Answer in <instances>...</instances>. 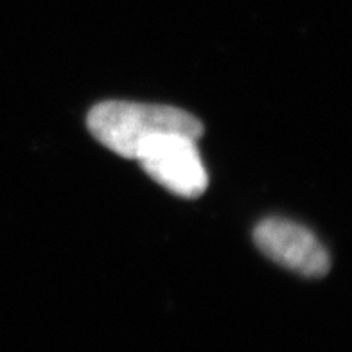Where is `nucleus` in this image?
I'll return each instance as SVG.
<instances>
[{"mask_svg":"<svg viewBox=\"0 0 352 352\" xmlns=\"http://www.w3.org/2000/svg\"><path fill=\"white\" fill-rule=\"evenodd\" d=\"M87 124L94 139L119 157L133 158L144 142L166 133L198 139L204 124L195 116L175 107L130 101H104L90 110Z\"/></svg>","mask_w":352,"mask_h":352,"instance_id":"nucleus-1","label":"nucleus"},{"mask_svg":"<svg viewBox=\"0 0 352 352\" xmlns=\"http://www.w3.org/2000/svg\"><path fill=\"white\" fill-rule=\"evenodd\" d=\"M135 160L151 180L182 198H198L209 186V175L190 135L153 137L140 146Z\"/></svg>","mask_w":352,"mask_h":352,"instance_id":"nucleus-2","label":"nucleus"},{"mask_svg":"<svg viewBox=\"0 0 352 352\" xmlns=\"http://www.w3.org/2000/svg\"><path fill=\"white\" fill-rule=\"evenodd\" d=\"M254 241L274 263L304 277L329 274L331 259L309 228L284 218H268L255 227Z\"/></svg>","mask_w":352,"mask_h":352,"instance_id":"nucleus-3","label":"nucleus"}]
</instances>
